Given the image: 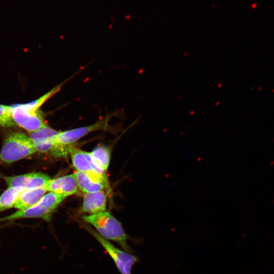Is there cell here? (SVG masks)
I'll return each mask as SVG.
<instances>
[{
	"instance_id": "277c9868",
	"label": "cell",
	"mask_w": 274,
	"mask_h": 274,
	"mask_svg": "<svg viewBox=\"0 0 274 274\" xmlns=\"http://www.w3.org/2000/svg\"><path fill=\"white\" fill-rule=\"evenodd\" d=\"M36 152L29 136L20 132H12L5 139L0 152V163H11Z\"/></svg>"
},
{
	"instance_id": "30bf717a",
	"label": "cell",
	"mask_w": 274,
	"mask_h": 274,
	"mask_svg": "<svg viewBox=\"0 0 274 274\" xmlns=\"http://www.w3.org/2000/svg\"><path fill=\"white\" fill-rule=\"evenodd\" d=\"M45 187L47 191L66 197L76 194L79 189L74 174L51 179Z\"/></svg>"
},
{
	"instance_id": "52a82bcc",
	"label": "cell",
	"mask_w": 274,
	"mask_h": 274,
	"mask_svg": "<svg viewBox=\"0 0 274 274\" xmlns=\"http://www.w3.org/2000/svg\"><path fill=\"white\" fill-rule=\"evenodd\" d=\"M112 116L113 115H108L88 126L59 132L54 141V143L63 146H69L91 132L99 130H107L110 128H109V121Z\"/></svg>"
},
{
	"instance_id": "3957f363",
	"label": "cell",
	"mask_w": 274,
	"mask_h": 274,
	"mask_svg": "<svg viewBox=\"0 0 274 274\" xmlns=\"http://www.w3.org/2000/svg\"><path fill=\"white\" fill-rule=\"evenodd\" d=\"M66 198L52 192L45 194L35 204L24 210H19L12 214L0 218V222L22 218H40L49 222L53 213Z\"/></svg>"
},
{
	"instance_id": "9a60e30c",
	"label": "cell",
	"mask_w": 274,
	"mask_h": 274,
	"mask_svg": "<svg viewBox=\"0 0 274 274\" xmlns=\"http://www.w3.org/2000/svg\"><path fill=\"white\" fill-rule=\"evenodd\" d=\"M90 153L94 160L106 171L110 162L109 149L102 146H98Z\"/></svg>"
},
{
	"instance_id": "7c38bea8",
	"label": "cell",
	"mask_w": 274,
	"mask_h": 274,
	"mask_svg": "<svg viewBox=\"0 0 274 274\" xmlns=\"http://www.w3.org/2000/svg\"><path fill=\"white\" fill-rule=\"evenodd\" d=\"M74 174L78 189L84 193L103 190L106 188L103 181L94 175L77 170Z\"/></svg>"
},
{
	"instance_id": "5bb4252c",
	"label": "cell",
	"mask_w": 274,
	"mask_h": 274,
	"mask_svg": "<svg viewBox=\"0 0 274 274\" xmlns=\"http://www.w3.org/2000/svg\"><path fill=\"white\" fill-rule=\"evenodd\" d=\"M23 190L8 187L0 196V212L14 207Z\"/></svg>"
},
{
	"instance_id": "6da1fadb",
	"label": "cell",
	"mask_w": 274,
	"mask_h": 274,
	"mask_svg": "<svg viewBox=\"0 0 274 274\" xmlns=\"http://www.w3.org/2000/svg\"><path fill=\"white\" fill-rule=\"evenodd\" d=\"M66 81L58 84L40 98L27 104L10 106L13 120L17 125L31 132L46 125L40 110L42 106L58 93Z\"/></svg>"
},
{
	"instance_id": "ba28073f",
	"label": "cell",
	"mask_w": 274,
	"mask_h": 274,
	"mask_svg": "<svg viewBox=\"0 0 274 274\" xmlns=\"http://www.w3.org/2000/svg\"><path fill=\"white\" fill-rule=\"evenodd\" d=\"M9 187L18 188L23 190L41 188L51 180L48 175L42 173H31L15 176H2Z\"/></svg>"
},
{
	"instance_id": "5b68a950",
	"label": "cell",
	"mask_w": 274,
	"mask_h": 274,
	"mask_svg": "<svg viewBox=\"0 0 274 274\" xmlns=\"http://www.w3.org/2000/svg\"><path fill=\"white\" fill-rule=\"evenodd\" d=\"M73 166L77 171L94 175L104 182L108 193L111 189L107 175L102 167L94 160L90 153L70 145L68 149Z\"/></svg>"
},
{
	"instance_id": "7a4b0ae2",
	"label": "cell",
	"mask_w": 274,
	"mask_h": 274,
	"mask_svg": "<svg viewBox=\"0 0 274 274\" xmlns=\"http://www.w3.org/2000/svg\"><path fill=\"white\" fill-rule=\"evenodd\" d=\"M81 217L85 222L93 226L102 237L116 242L126 252L131 251L127 242L128 236L121 223L110 212L104 211Z\"/></svg>"
},
{
	"instance_id": "8fae6325",
	"label": "cell",
	"mask_w": 274,
	"mask_h": 274,
	"mask_svg": "<svg viewBox=\"0 0 274 274\" xmlns=\"http://www.w3.org/2000/svg\"><path fill=\"white\" fill-rule=\"evenodd\" d=\"M107 194L104 190L85 193L81 212L89 215L106 211Z\"/></svg>"
},
{
	"instance_id": "2e32d148",
	"label": "cell",
	"mask_w": 274,
	"mask_h": 274,
	"mask_svg": "<svg viewBox=\"0 0 274 274\" xmlns=\"http://www.w3.org/2000/svg\"><path fill=\"white\" fill-rule=\"evenodd\" d=\"M15 125L12 117L10 106L0 104V126L8 128Z\"/></svg>"
},
{
	"instance_id": "4fadbf2b",
	"label": "cell",
	"mask_w": 274,
	"mask_h": 274,
	"mask_svg": "<svg viewBox=\"0 0 274 274\" xmlns=\"http://www.w3.org/2000/svg\"><path fill=\"white\" fill-rule=\"evenodd\" d=\"M46 187L25 190L22 192L14 208L24 210L37 203L46 194Z\"/></svg>"
},
{
	"instance_id": "9c48e42d",
	"label": "cell",
	"mask_w": 274,
	"mask_h": 274,
	"mask_svg": "<svg viewBox=\"0 0 274 274\" xmlns=\"http://www.w3.org/2000/svg\"><path fill=\"white\" fill-rule=\"evenodd\" d=\"M59 132L46 125L30 132L29 137L37 152L51 154L54 148V141Z\"/></svg>"
},
{
	"instance_id": "8992f818",
	"label": "cell",
	"mask_w": 274,
	"mask_h": 274,
	"mask_svg": "<svg viewBox=\"0 0 274 274\" xmlns=\"http://www.w3.org/2000/svg\"><path fill=\"white\" fill-rule=\"evenodd\" d=\"M81 225L102 246L121 274H131L132 267L138 261L136 256L118 249L89 226L82 223Z\"/></svg>"
}]
</instances>
